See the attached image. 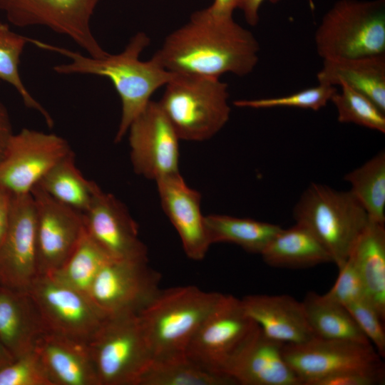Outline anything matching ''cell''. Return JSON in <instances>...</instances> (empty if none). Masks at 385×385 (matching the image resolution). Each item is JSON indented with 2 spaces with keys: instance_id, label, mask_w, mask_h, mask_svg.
Listing matches in <instances>:
<instances>
[{
  "instance_id": "cell-1",
  "label": "cell",
  "mask_w": 385,
  "mask_h": 385,
  "mask_svg": "<svg viewBox=\"0 0 385 385\" xmlns=\"http://www.w3.org/2000/svg\"><path fill=\"white\" fill-rule=\"evenodd\" d=\"M259 51L250 31L232 16L215 13L208 6L192 13L186 24L169 34L153 56L173 73L220 78L227 73H251Z\"/></svg>"
},
{
  "instance_id": "cell-2",
  "label": "cell",
  "mask_w": 385,
  "mask_h": 385,
  "mask_svg": "<svg viewBox=\"0 0 385 385\" xmlns=\"http://www.w3.org/2000/svg\"><path fill=\"white\" fill-rule=\"evenodd\" d=\"M29 42L71 60L53 67L59 74H89L111 81L121 101V117L114 140L116 143L127 134L130 125L151 101L152 95L165 86L175 74L167 71L153 56L148 61L140 59L141 53L150 43V38L144 32L134 35L120 53H108L100 58L29 37Z\"/></svg>"
},
{
  "instance_id": "cell-3",
  "label": "cell",
  "mask_w": 385,
  "mask_h": 385,
  "mask_svg": "<svg viewBox=\"0 0 385 385\" xmlns=\"http://www.w3.org/2000/svg\"><path fill=\"white\" fill-rule=\"evenodd\" d=\"M165 86L158 103L180 140H208L227 123L228 85L220 78L175 73Z\"/></svg>"
},
{
  "instance_id": "cell-4",
  "label": "cell",
  "mask_w": 385,
  "mask_h": 385,
  "mask_svg": "<svg viewBox=\"0 0 385 385\" xmlns=\"http://www.w3.org/2000/svg\"><path fill=\"white\" fill-rule=\"evenodd\" d=\"M222 294L193 285L160 289L138 314L154 358L185 353Z\"/></svg>"
},
{
  "instance_id": "cell-5",
  "label": "cell",
  "mask_w": 385,
  "mask_h": 385,
  "mask_svg": "<svg viewBox=\"0 0 385 385\" xmlns=\"http://www.w3.org/2000/svg\"><path fill=\"white\" fill-rule=\"evenodd\" d=\"M296 222L308 227L330 255L338 268L348 259L369 216L349 191L312 183L295 205Z\"/></svg>"
},
{
  "instance_id": "cell-6",
  "label": "cell",
  "mask_w": 385,
  "mask_h": 385,
  "mask_svg": "<svg viewBox=\"0 0 385 385\" xmlns=\"http://www.w3.org/2000/svg\"><path fill=\"white\" fill-rule=\"evenodd\" d=\"M314 41L323 60L384 54L385 0H339L322 18Z\"/></svg>"
},
{
  "instance_id": "cell-7",
  "label": "cell",
  "mask_w": 385,
  "mask_h": 385,
  "mask_svg": "<svg viewBox=\"0 0 385 385\" xmlns=\"http://www.w3.org/2000/svg\"><path fill=\"white\" fill-rule=\"evenodd\" d=\"M88 346L100 385H138L154 359L138 313L107 316Z\"/></svg>"
},
{
  "instance_id": "cell-8",
  "label": "cell",
  "mask_w": 385,
  "mask_h": 385,
  "mask_svg": "<svg viewBox=\"0 0 385 385\" xmlns=\"http://www.w3.org/2000/svg\"><path fill=\"white\" fill-rule=\"evenodd\" d=\"M101 0H0V11L17 27L45 26L66 36L94 58L108 53L93 34L91 21Z\"/></svg>"
},
{
  "instance_id": "cell-9",
  "label": "cell",
  "mask_w": 385,
  "mask_h": 385,
  "mask_svg": "<svg viewBox=\"0 0 385 385\" xmlns=\"http://www.w3.org/2000/svg\"><path fill=\"white\" fill-rule=\"evenodd\" d=\"M46 332L88 343L107 317L83 292L38 274L27 289Z\"/></svg>"
},
{
  "instance_id": "cell-10",
  "label": "cell",
  "mask_w": 385,
  "mask_h": 385,
  "mask_svg": "<svg viewBox=\"0 0 385 385\" xmlns=\"http://www.w3.org/2000/svg\"><path fill=\"white\" fill-rule=\"evenodd\" d=\"M257 327L240 299L222 294L193 335L185 354L206 370L225 374L230 359Z\"/></svg>"
},
{
  "instance_id": "cell-11",
  "label": "cell",
  "mask_w": 385,
  "mask_h": 385,
  "mask_svg": "<svg viewBox=\"0 0 385 385\" xmlns=\"http://www.w3.org/2000/svg\"><path fill=\"white\" fill-rule=\"evenodd\" d=\"M71 152L60 135L23 128L11 135L0 159V186L14 195L31 193L48 170Z\"/></svg>"
},
{
  "instance_id": "cell-12",
  "label": "cell",
  "mask_w": 385,
  "mask_h": 385,
  "mask_svg": "<svg viewBox=\"0 0 385 385\" xmlns=\"http://www.w3.org/2000/svg\"><path fill=\"white\" fill-rule=\"evenodd\" d=\"M160 280L148 260H111L97 274L88 296L107 316L139 313L160 290Z\"/></svg>"
},
{
  "instance_id": "cell-13",
  "label": "cell",
  "mask_w": 385,
  "mask_h": 385,
  "mask_svg": "<svg viewBox=\"0 0 385 385\" xmlns=\"http://www.w3.org/2000/svg\"><path fill=\"white\" fill-rule=\"evenodd\" d=\"M134 171L155 181L179 173L180 140L158 102L150 101L128 132Z\"/></svg>"
},
{
  "instance_id": "cell-14",
  "label": "cell",
  "mask_w": 385,
  "mask_h": 385,
  "mask_svg": "<svg viewBox=\"0 0 385 385\" xmlns=\"http://www.w3.org/2000/svg\"><path fill=\"white\" fill-rule=\"evenodd\" d=\"M282 354L302 385H313L339 372L384 364L371 344L318 337L302 344H284Z\"/></svg>"
},
{
  "instance_id": "cell-15",
  "label": "cell",
  "mask_w": 385,
  "mask_h": 385,
  "mask_svg": "<svg viewBox=\"0 0 385 385\" xmlns=\"http://www.w3.org/2000/svg\"><path fill=\"white\" fill-rule=\"evenodd\" d=\"M31 194L36 210L38 274H51L66 262L78 243L85 230L83 215L38 185Z\"/></svg>"
},
{
  "instance_id": "cell-16",
  "label": "cell",
  "mask_w": 385,
  "mask_h": 385,
  "mask_svg": "<svg viewBox=\"0 0 385 385\" xmlns=\"http://www.w3.org/2000/svg\"><path fill=\"white\" fill-rule=\"evenodd\" d=\"M83 215L86 232L111 260H148L147 247L128 209L97 184Z\"/></svg>"
},
{
  "instance_id": "cell-17",
  "label": "cell",
  "mask_w": 385,
  "mask_h": 385,
  "mask_svg": "<svg viewBox=\"0 0 385 385\" xmlns=\"http://www.w3.org/2000/svg\"><path fill=\"white\" fill-rule=\"evenodd\" d=\"M38 275L34 201L31 193L14 195L9 225L0 244V284L27 290Z\"/></svg>"
},
{
  "instance_id": "cell-18",
  "label": "cell",
  "mask_w": 385,
  "mask_h": 385,
  "mask_svg": "<svg viewBox=\"0 0 385 385\" xmlns=\"http://www.w3.org/2000/svg\"><path fill=\"white\" fill-rule=\"evenodd\" d=\"M284 344L258 327L227 363L223 373L242 385H302L285 361Z\"/></svg>"
},
{
  "instance_id": "cell-19",
  "label": "cell",
  "mask_w": 385,
  "mask_h": 385,
  "mask_svg": "<svg viewBox=\"0 0 385 385\" xmlns=\"http://www.w3.org/2000/svg\"><path fill=\"white\" fill-rule=\"evenodd\" d=\"M163 210L176 230L186 255L202 260L212 245L201 212L200 193L185 183L180 173L155 181Z\"/></svg>"
},
{
  "instance_id": "cell-20",
  "label": "cell",
  "mask_w": 385,
  "mask_h": 385,
  "mask_svg": "<svg viewBox=\"0 0 385 385\" xmlns=\"http://www.w3.org/2000/svg\"><path fill=\"white\" fill-rule=\"evenodd\" d=\"M246 314L269 338L283 344H302L316 337L302 302L288 295L254 294L240 299Z\"/></svg>"
},
{
  "instance_id": "cell-21",
  "label": "cell",
  "mask_w": 385,
  "mask_h": 385,
  "mask_svg": "<svg viewBox=\"0 0 385 385\" xmlns=\"http://www.w3.org/2000/svg\"><path fill=\"white\" fill-rule=\"evenodd\" d=\"M34 350L53 385H100L88 343L45 332Z\"/></svg>"
},
{
  "instance_id": "cell-22",
  "label": "cell",
  "mask_w": 385,
  "mask_h": 385,
  "mask_svg": "<svg viewBox=\"0 0 385 385\" xmlns=\"http://www.w3.org/2000/svg\"><path fill=\"white\" fill-rule=\"evenodd\" d=\"M45 332L29 292L0 284V339L13 356L33 351Z\"/></svg>"
},
{
  "instance_id": "cell-23",
  "label": "cell",
  "mask_w": 385,
  "mask_h": 385,
  "mask_svg": "<svg viewBox=\"0 0 385 385\" xmlns=\"http://www.w3.org/2000/svg\"><path fill=\"white\" fill-rule=\"evenodd\" d=\"M323 61L317 73L319 83L346 84L385 113V54Z\"/></svg>"
},
{
  "instance_id": "cell-24",
  "label": "cell",
  "mask_w": 385,
  "mask_h": 385,
  "mask_svg": "<svg viewBox=\"0 0 385 385\" xmlns=\"http://www.w3.org/2000/svg\"><path fill=\"white\" fill-rule=\"evenodd\" d=\"M349 257L363 282L367 300L385 319V228L371 220L358 237Z\"/></svg>"
},
{
  "instance_id": "cell-25",
  "label": "cell",
  "mask_w": 385,
  "mask_h": 385,
  "mask_svg": "<svg viewBox=\"0 0 385 385\" xmlns=\"http://www.w3.org/2000/svg\"><path fill=\"white\" fill-rule=\"evenodd\" d=\"M260 255L265 263L275 267L297 269L333 262L317 237L299 222L282 228Z\"/></svg>"
},
{
  "instance_id": "cell-26",
  "label": "cell",
  "mask_w": 385,
  "mask_h": 385,
  "mask_svg": "<svg viewBox=\"0 0 385 385\" xmlns=\"http://www.w3.org/2000/svg\"><path fill=\"white\" fill-rule=\"evenodd\" d=\"M302 304L309 325L316 337L371 344L342 304L314 292L307 294Z\"/></svg>"
},
{
  "instance_id": "cell-27",
  "label": "cell",
  "mask_w": 385,
  "mask_h": 385,
  "mask_svg": "<svg viewBox=\"0 0 385 385\" xmlns=\"http://www.w3.org/2000/svg\"><path fill=\"white\" fill-rule=\"evenodd\" d=\"M205 225L211 244L233 243L258 254L282 230L274 224L217 214L205 216Z\"/></svg>"
},
{
  "instance_id": "cell-28",
  "label": "cell",
  "mask_w": 385,
  "mask_h": 385,
  "mask_svg": "<svg viewBox=\"0 0 385 385\" xmlns=\"http://www.w3.org/2000/svg\"><path fill=\"white\" fill-rule=\"evenodd\" d=\"M231 377L202 368L185 353L154 358L138 385H233Z\"/></svg>"
},
{
  "instance_id": "cell-29",
  "label": "cell",
  "mask_w": 385,
  "mask_h": 385,
  "mask_svg": "<svg viewBox=\"0 0 385 385\" xmlns=\"http://www.w3.org/2000/svg\"><path fill=\"white\" fill-rule=\"evenodd\" d=\"M96 184L82 175L71 152L53 166L37 185L56 200L83 213L90 205Z\"/></svg>"
},
{
  "instance_id": "cell-30",
  "label": "cell",
  "mask_w": 385,
  "mask_h": 385,
  "mask_svg": "<svg viewBox=\"0 0 385 385\" xmlns=\"http://www.w3.org/2000/svg\"><path fill=\"white\" fill-rule=\"evenodd\" d=\"M350 192L373 221L385 223V153L381 151L344 176Z\"/></svg>"
},
{
  "instance_id": "cell-31",
  "label": "cell",
  "mask_w": 385,
  "mask_h": 385,
  "mask_svg": "<svg viewBox=\"0 0 385 385\" xmlns=\"http://www.w3.org/2000/svg\"><path fill=\"white\" fill-rule=\"evenodd\" d=\"M109 260L111 259L85 230L66 262L48 275L62 284L88 295L95 277Z\"/></svg>"
},
{
  "instance_id": "cell-32",
  "label": "cell",
  "mask_w": 385,
  "mask_h": 385,
  "mask_svg": "<svg viewBox=\"0 0 385 385\" xmlns=\"http://www.w3.org/2000/svg\"><path fill=\"white\" fill-rule=\"evenodd\" d=\"M28 43L29 37L14 32L9 25L0 22V80L12 86L24 105L39 112L48 125L52 126L51 116L30 93L19 73L21 56Z\"/></svg>"
},
{
  "instance_id": "cell-33",
  "label": "cell",
  "mask_w": 385,
  "mask_h": 385,
  "mask_svg": "<svg viewBox=\"0 0 385 385\" xmlns=\"http://www.w3.org/2000/svg\"><path fill=\"white\" fill-rule=\"evenodd\" d=\"M331 98L341 123H351L385 133V115L368 97L346 84Z\"/></svg>"
},
{
  "instance_id": "cell-34",
  "label": "cell",
  "mask_w": 385,
  "mask_h": 385,
  "mask_svg": "<svg viewBox=\"0 0 385 385\" xmlns=\"http://www.w3.org/2000/svg\"><path fill=\"white\" fill-rule=\"evenodd\" d=\"M337 91L335 86L319 83L317 86L275 98L237 100L234 102L237 107L250 108H270L277 107H293L318 111L326 106L333 95Z\"/></svg>"
},
{
  "instance_id": "cell-35",
  "label": "cell",
  "mask_w": 385,
  "mask_h": 385,
  "mask_svg": "<svg viewBox=\"0 0 385 385\" xmlns=\"http://www.w3.org/2000/svg\"><path fill=\"white\" fill-rule=\"evenodd\" d=\"M0 385H53L34 350L0 369Z\"/></svg>"
},
{
  "instance_id": "cell-36",
  "label": "cell",
  "mask_w": 385,
  "mask_h": 385,
  "mask_svg": "<svg viewBox=\"0 0 385 385\" xmlns=\"http://www.w3.org/2000/svg\"><path fill=\"white\" fill-rule=\"evenodd\" d=\"M358 327L381 357L385 356V332L383 320L366 299H360L346 307Z\"/></svg>"
},
{
  "instance_id": "cell-37",
  "label": "cell",
  "mask_w": 385,
  "mask_h": 385,
  "mask_svg": "<svg viewBox=\"0 0 385 385\" xmlns=\"http://www.w3.org/2000/svg\"><path fill=\"white\" fill-rule=\"evenodd\" d=\"M338 269L339 272L334 284L324 295L344 307L366 299L363 282L353 261L348 257Z\"/></svg>"
},
{
  "instance_id": "cell-38",
  "label": "cell",
  "mask_w": 385,
  "mask_h": 385,
  "mask_svg": "<svg viewBox=\"0 0 385 385\" xmlns=\"http://www.w3.org/2000/svg\"><path fill=\"white\" fill-rule=\"evenodd\" d=\"M384 364L339 372L316 381L313 385H376L384 382Z\"/></svg>"
},
{
  "instance_id": "cell-39",
  "label": "cell",
  "mask_w": 385,
  "mask_h": 385,
  "mask_svg": "<svg viewBox=\"0 0 385 385\" xmlns=\"http://www.w3.org/2000/svg\"><path fill=\"white\" fill-rule=\"evenodd\" d=\"M13 200L14 195L0 186V244L9 225Z\"/></svg>"
},
{
  "instance_id": "cell-40",
  "label": "cell",
  "mask_w": 385,
  "mask_h": 385,
  "mask_svg": "<svg viewBox=\"0 0 385 385\" xmlns=\"http://www.w3.org/2000/svg\"><path fill=\"white\" fill-rule=\"evenodd\" d=\"M265 1L276 4L281 0H238L237 8L240 9L245 18L246 21L252 26L259 21V9Z\"/></svg>"
},
{
  "instance_id": "cell-41",
  "label": "cell",
  "mask_w": 385,
  "mask_h": 385,
  "mask_svg": "<svg viewBox=\"0 0 385 385\" xmlns=\"http://www.w3.org/2000/svg\"><path fill=\"white\" fill-rule=\"evenodd\" d=\"M14 134L9 112L0 101V159L2 157L9 139Z\"/></svg>"
},
{
  "instance_id": "cell-42",
  "label": "cell",
  "mask_w": 385,
  "mask_h": 385,
  "mask_svg": "<svg viewBox=\"0 0 385 385\" xmlns=\"http://www.w3.org/2000/svg\"><path fill=\"white\" fill-rule=\"evenodd\" d=\"M238 0H214L209 8L215 13L232 16L233 11L237 8Z\"/></svg>"
},
{
  "instance_id": "cell-43",
  "label": "cell",
  "mask_w": 385,
  "mask_h": 385,
  "mask_svg": "<svg viewBox=\"0 0 385 385\" xmlns=\"http://www.w3.org/2000/svg\"><path fill=\"white\" fill-rule=\"evenodd\" d=\"M14 359L0 339V369L9 364Z\"/></svg>"
}]
</instances>
